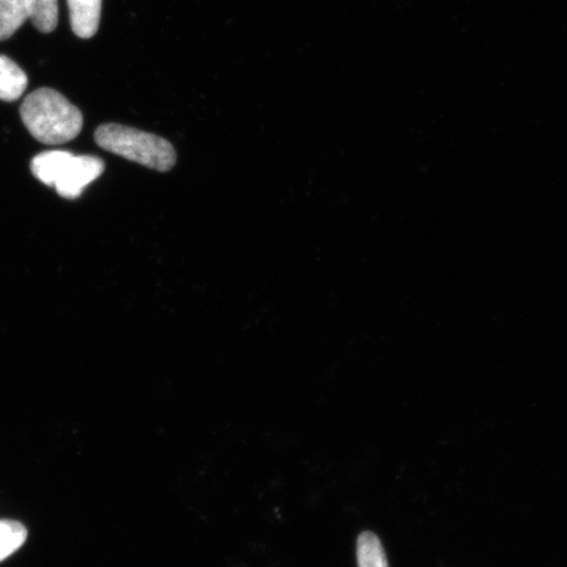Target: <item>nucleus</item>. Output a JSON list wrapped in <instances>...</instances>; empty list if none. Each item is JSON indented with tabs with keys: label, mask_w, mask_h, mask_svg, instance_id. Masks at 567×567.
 Wrapping results in <instances>:
<instances>
[{
	"label": "nucleus",
	"mask_w": 567,
	"mask_h": 567,
	"mask_svg": "<svg viewBox=\"0 0 567 567\" xmlns=\"http://www.w3.org/2000/svg\"><path fill=\"white\" fill-rule=\"evenodd\" d=\"M20 116L32 136L45 145H61L80 136L83 115L61 92L39 89L24 99Z\"/></svg>",
	"instance_id": "1"
},
{
	"label": "nucleus",
	"mask_w": 567,
	"mask_h": 567,
	"mask_svg": "<svg viewBox=\"0 0 567 567\" xmlns=\"http://www.w3.org/2000/svg\"><path fill=\"white\" fill-rule=\"evenodd\" d=\"M95 141L104 151L155 172L167 173L176 163V153L168 141L131 126L103 124L95 132Z\"/></svg>",
	"instance_id": "2"
},
{
	"label": "nucleus",
	"mask_w": 567,
	"mask_h": 567,
	"mask_svg": "<svg viewBox=\"0 0 567 567\" xmlns=\"http://www.w3.org/2000/svg\"><path fill=\"white\" fill-rule=\"evenodd\" d=\"M104 162L94 155H73L55 183L56 194L74 200L104 173Z\"/></svg>",
	"instance_id": "3"
},
{
	"label": "nucleus",
	"mask_w": 567,
	"mask_h": 567,
	"mask_svg": "<svg viewBox=\"0 0 567 567\" xmlns=\"http://www.w3.org/2000/svg\"><path fill=\"white\" fill-rule=\"evenodd\" d=\"M103 0H68L71 30L81 39H91L101 23Z\"/></svg>",
	"instance_id": "4"
},
{
	"label": "nucleus",
	"mask_w": 567,
	"mask_h": 567,
	"mask_svg": "<svg viewBox=\"0 0 567 567\" xmlns=\"http://www.w3.org/2000/svg\"><path fill=\"white\" fill-rule=\"evenodd\" d=\"M28 76L10 56L0 54V101L16 102L24 94Z\"/></svg>",
	"instance_id": "5"
},
{
	"label": "nucleus",
	"mask_w": 567,
	"mask_h": 567,
	"mask_svg": "<svg viewBox=\"0 0 567 567\" xmlns=\"http://www.w3.org/2000/svg\"><path fill=\"white\" fill-rule=\"evenodd\" d=\"M74 154L62 151L45 152L35 157L32 161V173L41 183H44L48 187H54L56 181L66 167L69 161L73 158Z\"/></svg>",
	"instance_id": "6"
},
{
	"label": "nucleus",
	"mask_w": 567,
	"mask_h": 567,
	"mask_svg": "<svg viewBox=\"0 0 567 567\" xmlns=\"http://www.w3.org/2000/svg\"><path fill=\"white\" fill-rule=\"evenodd\" d=\"M31 19L25 0H0V41L12 38Z\"/></svg>",
	"instance_id": "7"
},
{
	"label": "nucleus",
	"mask_w": 567,
	"mask_h": 567,
	"mask_svg": "<svg viewBox=\"0 0 567 567\" xmlns=\"http://www.w3.org/2000/svg\"><path fill=\"white\" fill-rule=\"evenodd\" d=\"M359 567H389L384 547L373 532H363L358 538Z\"/></svg>",
	"instance_id": "8"
},
{
	"label": "nucleus",
	"mask_w": 567,
	"mask_h": 567,
	"mask_svg": "<svg viewBox=\"0 0 567 567\" xmlns=\"http://www.w3.org/2000/svg\"><path fill=\"white\" fill-rule=\"evenodd\" d=\"M27 538L28 529L23 523L12 519L0 520V563L23 547Z\"/></svg>",
	"instance_id": "9"
},
{
	"label": "nucleus",
	"mask_w": 567,
	"mask_h": 567,
	"mask_svg": "<svg viewBox=\"0 0 567 567\" xmlns=\"http://www.w3.org/2000/svg\"><path fill=\"white\" fill-rule=\"evenodd\" d=\"M32 23L42 33H51L59 24V0H25Z\"/></svg>",
	"instance_id": "10"
}]
</instances>
